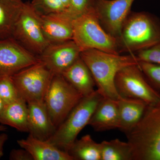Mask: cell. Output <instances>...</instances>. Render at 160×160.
<instances>
[{
    "instance_id": "cell-1",
    "label": "cell",
    "mask_w": 160,
    "mask_h": 160,
    "mask_svg": "<svg viewBox=\"0 0 160 160\" xmlns=\"http://www.w3.org/2000/svg\"><path fill=\"white\" fill-rule=\"evenodd\" d=\"M80 57L91 72L101 95L116 101L121 98L115 85L117 73L124 67L138 64L134 53L123 55L90 49L81 52Z\"/></svg>"
},
{
    "instance_id": "cell-2",
    "label": "cell",
    "mask_w": 160,
    "mask_h": 160,
    "mask_svg": "<svg viewBox=\"0 0 160 160\" xmlns=\"http://www.w3.org/2000/svg\"><path fill=\"white\" fill-rule=\"evenodd\" d=\"M119 52L129 54L160 43V19L147 12H132L117 39Z\"/></svg>"
},
{
    "instance_id": "cell-3",
    "label": "cell",
    "mask_w": 160,
    "mask_h": 160,
    "mask_svg": "<svg viewBox=\"0 0 160 160\" xmlns=\"http://www.w3.org/2000/svg\"><path fill=\"white\" fill-rule=\"evenodd\" d=\"M126 134L132 160H160V102L148 105L140 122Z\"/></svg>"
},
{
    "instance_id": "cell-4",
    "label": "cell",
    "mask_w": 160,
    "mask_h": 160,
    "mask_svg": "<svg viewBox=\"0 0 160 160\" xmlns=\"http://www.w3.org/2000/svg\"><path fill=\"white\" fill-rule=\"evenodd\" d=\"M72 40L81 52L97 49L120 54L117 39L107 33L100 24L93 9L72 20Z\"/></svg>"
},
{
    "instance_id": "cell-5",
    "label": "cell",
    "mask_w": 160,
    "mask_h": 160,
    "mask_svg": "<svg viewBox=\"0 0 160 160\" xmlns=\"http://www.w3.org/2000/svg\"><path fill=\"white\" fill-rule=\"evenodd\" d=\"M103 98L97 90L84 97L47 141L68 152L80 132L88 125L97 106Z\"/></svg>"
},
{
    "instance_id": "cell-6",
    "label": "cell",
    "mask_w": 160,
    "mask_h": 160,
    "mask_svg": "<svg viewBox=\"0 0 160 160\" xmlns=\"http://www.w3.org/2000/svg\"><path fill=\"white\" fill-rule=\"evenodd\" d=\"M83 97L62 75H54L44 102L56 129Z\"/></svg>"
},
{
    "instance_id": "cell-7",
    "label": "cell",
    "mask_w": 160,
    "mask_h": 160,
    "mask_svg": "<svg viewBox=\"0 0 160 160\" xmlns=\"http://www.w3.org/2000/svg\"><path fill=\"white\" fill-rule=\"evenodd\" d=\"M54 74L39 61L12 76L20 98L27 103L44 102Z\"/></svg>"
},
{
    "instance_id": "cell-8",
    "label": "cell",
    "mask_w": 160,
    "mask_h": 160,
    "mask_svg": "<svg viewBox=\"0 0 160 160\" xmlns=\"http://www.w3.org/2000/svg\"><path fill=\"white\" fill-rule=\"evenodd\" d=\"M12 38L38 57L49 45L43 33L39 15L29 2L24 3L15 26Z\"/></svg>"
},
{
    "instance_id": "cell-9",
    "label": "cell",
    "mask_w": 160,
    "mask_h": 160,
    "mask_svg": "<svg viewBox=\"0 0 160 160\" xmlns=\"http://www.w3.org/2000/svg\"><path fill=\"white\" fill-rule=\"evenodd\" d=\"M115 85L121 97L141 100L148 105L160 102V94L148 82L138 65L126 66L118 72Z\"/></svg>"
},
{
    "instance_id": "cell-10",
    "label": "cell",
    "mask_w": 160,
    "mask_h": 160,
    "mask_svg": "<svg viewBox=\"0 0 160 160\" xmlns=\"http://www.w3.org/2000/svg\"><path fill=\"white\" fill-rule=\"evenodd\" d=\"M134 0H95L94 9L107 33L118 39Z\"/></svg>"
},
{
    "instance_id": "cell-11",
    "label": "cell",
    "mask_w": 160,
    "mask_h": 160,
    "mask_svg": "<svg viewBox=\"0 0 160 160\" xmlns=\"http://www.w3.org/2000/svg\"><path fill=\"white\" fill-rule=\"evenodd\" d=\"M40 61L13 38L0 40V73L12 76Z\"/></svg>"
},
{
    "instance_id": "cell-12",
    "label": "cell",
    "mask_w": 160,
    "mask_h": 160,
    "mask_svg": "<svg viewBox=\"0 0 160 160\" xmlns=\"http://www.w3.org/2000/svg\"><path fill=\"white\" fill-rule=\"evenodd\" d=\"M81 51L72 40L49 44L38 57L54 75H62L80 57Z\"/></svg>"
},
{
    "instance_id": "cell-13",
    "label": "cell",
    "mask_w": 160,
    "mask_h": 160,
    "mask_svg": "<svg viewBox=\"0 0 160 160\" xmlns=\"http://www.w3.org/2000/svg\"><path fill=\"white\" fill-rule=\"evenodd\" d=\"M39 16L43 33L49 44L72 40V20L66 12Z\"/></svg>"
},
{
    "instance_id": "cell-14",
    "label": "cell",
    "mask_w": 160,
    "mask_h": 160,
    "mask_svg": "<svg viewBox=\"0 0 160 160\" xmlns=\"http://www.w3.org/2000/svg\"><path fill=\"white\" fill-rule=\"evenodd\" d=\"M28 105L29 134L43 141H48L56 128L52 122L44 102H33Z\"/></svg>"
},
{
    "instance_id": "cell-15",
    "label": "cell",
    "mask_w": 160,
    "mask_h": 160,
    "mask_svg": "<svg viewBox=\"0 0 160 160\" xmlns=\"http://www.w3.org/2000/svg\"><path fill=\"white\" fill-rule=\"evenodd\" d=\"M17 143L31 154L33 160H74L67 152L30 134L26 139L18 140Z\"/></svg>"
},
{
    "instance_id": "cell-16",
    "label": "cell",
    "mask_w": 160,
    "mask_h": 160,
    "mask_svg": "<svg viewBox=\"0 0 160 160\" xmlns=\"http://www.w3.org/2000/svg\"><path fill=\"white\" fill-rule=\"evenodd\" d=\"M88 125L98 132L118 129L119 115L116 100L103 98L97 106Z\"/></svg>"
},
{
    "instance_id": "cell-17",
    "label": "cell",
    "mask_w": 160,
    "mask_h": 160,
    "mask_svg": "<svg viewBox=\"0 0 160 160\" xmlns=\"http://www.w3.org/2000/svg\"><path fill=\"white\" fill-rule=\"evenodd\" d=\"M62 75L83 97L89 95L95 90L92 74L81 57Z\"/></svg>"
},
{
    "instance_id": "cell-18",
    "label": "cell",
    "mask_w": 160,
    "mask_h": 160,
    "mask_svg": "<svg viewBox=\"0 0 160 160\" xmlns=\"http://www.w3.org/2000/svg\"><path fill=\"white\" fill-rule=\"evenodd\" d=\"M117 102L119 115L118 129L126 134L140 122L148 105L141 100L122 97Z\"/></svg>"
},
{
    "instance_id": "cell-19",
    "label": "cell",
    "mask_w": 160,
    "mask_h": 160,
    "mask_svg": "<svg viewBox=\"0 0 160 160\" xmlns=\"http://www.w3.org/2000/svg\"><path fill=\"white\" fill-rule=\"evenodd\" d=\"M28 105L21 98L6 104L0 115V123L20 132H29Z\"/></svg>"
},
{
    "instance_id": "cell-20",
    "label": "cell",
    "mask_w": 160,
    "mask_h": 160,
    "mask_svg": "<svg viewBox=\"0 0 160 160\" xmlns=\"http://www.w3.org/2000/svg\"><path fill=\"white\" fill-rule=\"evenodd\" d=\"M24 3L22 0H0V40L12 38Z\"/></svg>"
},
{
    "instance_id": "cell-21",
    "label": "cell",
    "mask_w": 160,
    "mask_h": 160,
    "mask_svg": "<svg viewBox=\"0 0 160 160\" xmlns=\"http://www.w3.org/2000/svg\"><path fill=\"white\" fill-rule=\"evenodd\" d=\"M74 160H101V145L87 134L76 140L68 151Z\"/></svg>"
},
{
    "instance_id": "cell-22",
    "label": "cell",
    "mask_w": 160,
    "mask_h": 160,
    "mask_svg": "<svg viewBox=\"0 0 160 160\" xmlns=\"http://www.w3.org/2000/svg\"><path fill=\"white\" fill-rule=\"evenodd\" d=\"M100 145L101 160H132L131 146L128 142L115 139L103 141Z\"/></svg>"
},
{
    "instance_id": "cell-23",
    "label": "cell",
    "mask_w": 160,
    "mask_h": 160,
    "mask_svg": "<svg viewBox=\"0 0 160 160\" xmlns=\"http://www.w3.org/2000/svg\"><path fill=\"white\" fill-rule=\"evenodd\" d=\"M31 4L40 15L66 12V9L61 0H32Z\"/></svg>"
},
{
    "instance_id": "cell-24",
    "label": "cell",
    "mask_w": 160,
    "mask_h": 160,
    "mask_svg": "<svg viewBox=\"0 0 160 160\" xmlns=\"http://www.w3.org/2000/svg\"><path fill=\"white\" fill-rule=\"evenodd\" d=\"M138 65L150 86L160 94V65L138 61Z\"/></svg>"
},
{
    "instance_id": "cell-25",
    "label": "cell",
    "mask_w": 160,
    "mask_h": 160,
    "mask_svg": "<svg viewBox=\"0 0 160 160\" xmlns=\"http://www.w3.org/2000/svg\"><path fill=\"white\" fill-rule=\"evenodd\" d=\"M18 98L12 76L0 73V98L7 104Z\"/></svg>"
},
{
    "instance_id": "cell-26",
    "label": "cell",
    "mask_w": 160,
    "mask_h": 160,
    "mask_svg": "<svg viewBox=\"0 0 160 160\" xmlns=\"http://www.w3.org/2000/svg\"><path fill=\"white\" fill-rule=\"evenodd\" d=\"M95 2V0H71L70 7L66 13L74 19L93 9Z\"/></svg>"
},
{
    "instance_id": "cell-27",
    "label": "cell",
    "mask_w": 160,
    "mask_h": 160,
    "mask_svg": "<svg viewBox=\"0 0 160 160\" xmlns=\"http://www.w3.org/2000/svg\"><path fill=\"white\" fill-rule=\"evenodd\" d=\"M138 61L160 65V43L134 53Z\"/></svg>"
},
{
    "instance_id": "cell-28",
    "label": "cell",
    "mask_w": 160,
    "mask_h": 160,
    "mask_svg": "<svg viewBox=\"0 0 160 160\" xmlns=\"http://www.w3.org/2000/svg\"><path fill=\"white\" fill-rule=\"evenodd\" d=\"M9 159L11 160H33L31 154L23 148L12 149L9 154Z\"/></svg>"
},
{
    "instance_id": "cell-29",
    "label": "cell",
    "mask_w": 160,
    "mask_h": 160,
    "mask_svg": "<svg viewBox=\"0 0 160 160\" xmlns=\"http://www.w3.org/2000/svg\"><path fill=\"white\" fill-rule=\"evenodd\" d=\"M8 139V135L6 133L0 134V158L4 155V146L5 143Z\"/></svg>"
},
{
    "instance_id": "cell-30",
    "label": "cell",
    "mask_w": 160,
    "mask_h": 160,
    "mask_svg": "<svg viewBox=\"0 0 160 160\" xmlns=\"http://www.w3.org/2000/svg\"><path fill=\"white\" fill-rule=\"evenodd\" d=\"M66 9V11L69 9L71 3V0H61Z\"/></svg>"
},
{
    "instance_id": "cell-31",
    "label": "cell",
    "mask_w": 160,
    "mask_h": 160,
    "mask_svg": "<svg viewBox=\"0 0 160 160\" xmlns=\"http://www.w3.org/2000/svg\"><path fill=\"white\" fill-rule=\"evenodd\" d=\"M6 104V103L0 98V115L2 114V112L4 110Z\"/></svg>"
},
{
    "instance_id": "cell-32",
    "label": "cell",
    "mask_w": 160,
    "mask_h": 160,
    "mask_svg": "<svg viewBox=\"0 0 160 160\" xmlns=\"http://www.w3.org/2000/svg\"><path fill=\"white\" fill-rule=\"evenodd\" d=\"M7 129V127H6L5 125H2L1 124L0 125V132H4L6 131V129Z\"/></svg>"
}]
</instances>
